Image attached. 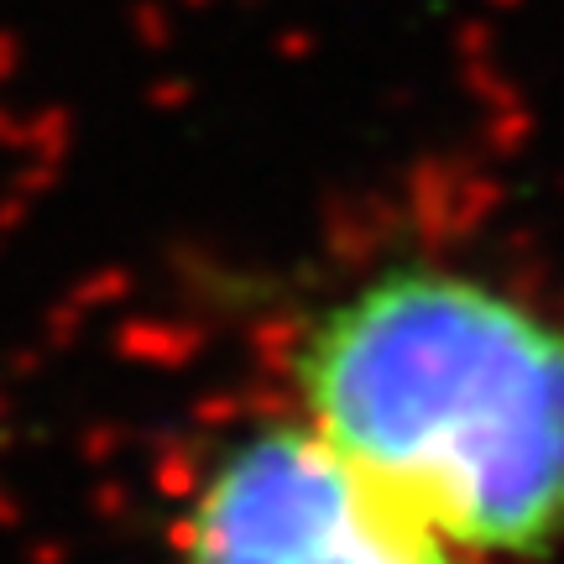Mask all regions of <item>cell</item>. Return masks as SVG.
Instances as JSON below:
<instances>
[{"label": "cell", "instance_id": "6da1fadb", "mask_svg": "<svg viewBox=\"0 0 564 564\" xmlns=\"http://www.w3.org/2000/svg\"><path fill=\"white\" fill-rule=\"evenodd\" d=\"M299 419L460 560L564 549V319L460 267H382L303 329Z\"/></svg>", "mask_w": 564, "mask_h": 564}, {"label": "cell", "instance_id": "7a4b0ae2", "mask_svg": "<svg viewBox=\"0 0 564 564\" xmlns=\"http://www.w3.org/2000/svg\"><path fill=\"white\" fill-rule=\"evenodd\" d=\"M183 564H465L303 419L230 440L178 523Z\"/></svg>", "mask_w": 564, "mask_h": 564}]
</instances>
